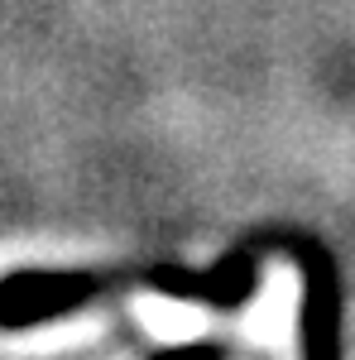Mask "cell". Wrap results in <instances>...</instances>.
I'll return each mask as SVG.
<instances>
[{
	"label": "cell",
	"mask_w": 355,
	"mask_h": 360,
	"mask_svg": "<svg viewBox=\"0 0 355 360\" xmlns=\"http://www.w3.org/2000/svg\"><path fill=\"white\" fill-rule=\"evenodd\" d=\"M149 288V274H10L0 283V327H39L67 317L110 288Z\"/></svg>",
	"instance_id": "cell-1"
},
{
	"label": "cell",
	"mask_w": 355,
	"mask_h": 360,
	"mask_svg": "<svg viewBox=\"0 0 355 360\" xmlns=\"http://www.w3.org/2000/svg\"><path fill=\"white\" fill-rule=\"evenodd\" d=\"M302 259V360H336V274L317 245H298Z\"/></svg>",
	"instance_id": "cell-2"
},
{
	"label": "cell",
	"mask_w": 355,
	"mask_h": 360,
	"mask_svg": "<svg viewBox=\"0 0 355 360\" xmlns=\"http://www.w3.org/2000/svg\"><path fill=\"white\" fill-rule=\"evenodd\" d=\"M154 360H226L221 346H183V351H159Z\"/></svg>",
	"instance_id": "cell-3"
}]
</instances>
